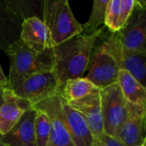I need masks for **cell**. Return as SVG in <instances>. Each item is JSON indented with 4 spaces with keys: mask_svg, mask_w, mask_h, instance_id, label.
<instances>
[{
    "mask_svg": "<svg viewBox=\"0 0 146 146\" xmlns=\"http://www.w3.org/2000/svg\"><path fill=\"white\" fill-rule=\"evenodd\" d=\"M10 62L8 88L15 86L21 80L40 73L52 72L54 66L53 49L37 52L26 46L20 39L6 51Z\"/></svg>",
    "mask_w": 146,
    "mask_h": 146,
    "instance_id": "cell-3",
    "label": "cell"
},
{
    "mask_svg": "<svg viewBox=\"0 0 146 146\" xmlns=\"http://www.w3.org/2000/svg\"><path fill=\"white\" fill-rule=\"evenodd\" d=\"M42 20L53 47L82 33V24L74 17L68 0H44Z\"/></svg>",
    "mask_w": 146,
    "mask_h": 146,
    "instance_id": "cell-4",
    "label": "cell"
},
{
    "mask_svg": "<svg viewBox=\"0 0 146 146\" xmlns=\"http://www.w3.org/2000/svg\"><path fill=\"white\" fill-rule=\"evenodd\" d=\"M145 143H144V144H145ZM142 146H143V145H142Z\"/></svg>",
    "mask_w": 146,
    "mask_h": 146,
    "instance_id": "cell-29",
    "label": "cell"
},
{
    "mask_svg": "<svg viewBox=\"0 0 146 146\" xmlns=\"http://www.w3.org/2000/svg\"><path fill=\"white\" fill-rule=\"evenodd\" d=\"M68 104L85 118L94 138H98L104 133L100 89L96 87L85 98Z\"/></svg>",
    "mask_w": 146,
    "mask_h": 146,
    "instance_id": "cell-11",
    "label": "cell"
},
{
    "mask_svg": "<svg viewBox=\"0 0 146 146\" xmlns=\"http://www.w3.org/2000/svg\"><path fill=\"white\" fill-rule=\"evenodd\" d=\"M101 109L105 134L116 138L128 115L127 103L118 83L100 89Z\"/></svg>",
    "mask_w": 146,
    "mask_h": 146,
    "instance_id": "cell-5",
    "label": "cell"
},
{
    "mask_svg": "<svg viewBox=\"0 0 146 146\" xmlns=\"http://www.w3.org/2000/svg\"><path fill=\"white\" fill-rule=\"evenodd\" d=\"M22 21L0 0V50L6 53L9 47L20 39Z\"/></svg>",
    "mask_w": 146,
    "mask_h": 146,
    "instance_id": "cell-15",
    "label": "cell"
},
{
    "mask_svg": "<svg viewBox=\"0 0 146 146\" xmlns=\"http://www.w3.org/2000/svg\"><path fill=\"white\" fill-rule=\"evenodd\" d=\"M143 146H146V143H145V144L143 145Z\"/></svg>",
    "mask_w": 146,
    "mask_h": 146,
    "instance_id": "cell-27",
    "label": "cell"
},
{
    "mask_svg": "<svg viewBox=\"0 0 146 146\" xmlns=\"http://www.w3.org/2000/svg\"><path fill=\"white\" fill-rule=\"evenodd\" d=\"M117 83L127 103L146 106V88L128 72L121 69L118 74Z\"/></svg>",
    "mask_w": 146,
    "mask_h": 146,
    "instance_id": "cell-17",
    "label": "cell"
},
{
    "mask_svg": "<svg viewBox=\"0 0 146 146\" xmlns=\"http://www.w3.org/2000/svg\"><path fill=\"white\" fill-rule=\"evenodd\" d=\"M109 0H94L87 22L81 25L83 34H92L104 26L106 8Z\"/></svg>",
    "mask_w": 146,
    "mask_h": 146,
    "instance_id": "cell-20",
    "label": "cell"
},
{
    "mask_svg": "<svg viewBox=\"0 0 146 146\" xmlns=\"http://www.w3.org/2000/svg\"><path fill=\"white\" fill-rule=\"evenodd\" d=\"M136 5V0H121L119 29L121 30L131 16Z\"/></svg>",
    "mask_w": 146,
    "mask_h": 146,
    "instance_id": "cell-23",
    "label": "cell"
},
{
    "mask_svg": "<svg viewBox=\"0 0 146 146\" xmlns=\"http://www.w3.org/2000/svg\"><path fill=\"white\" fill-rule=\"evenodd\" d=\"M60 100V113L74 146H92L94 136L85 118L65 100Z\"/></svg>",
    "mask_w": 146,
    "mask_h": 146,
    "instance_id": "cell-8",
    "label": "cell"
},
{
    "mask_svg": "<svg viewBox=\"0 0 146 146\" xmlns=\"http://www.w3.org/2000/svg\"><path fill=\"white\" fill-rule=\"evenodd\" d=\"M95 88L96 86L85 77L68 80L59 88L57 97L69 103L85 98Z\"/></svg>",
    "mask_w": 146,
    "mask_h": 146,
    "instance_id": "cell-18",
    "label": "cell"
},
{
    "mask_svg": "<svg viewBox=\"0 0 146 146\" xmlns=\"http://www.w3.org/2000/svg\"><path fill=\"white\" fill-rule=\"evenodd\" d=\"M146 51L121 49L120 68L128 72L146 88Z\"/></svg>",
    "mask_w": 146,
    "mask_h": 146,
    "instance_id": "cell-16",
    "label": "cell"
},
{
    "mask_svg": "<svg viewBox=\"0 0 146 146\" xmlns=\"http://www.w3.org/2000/svg\"><path fill=\"white\" fill-rule=\"evenodd\" d=\"M0 139H1V135H0ZM0 146H2V145H1V143H0Z\"/></svg>",
    "mask_w": 146,
    "mask_h": 146,
    "instance_id": "cell-28",
    "label": "cell"
},
{
    "mask_svg": "<svg viewBox=\"0 0 146 146\" xmlns=\"http://www.w3.org/2000/svg\"><path fill=\"white\" fill-rule=\"evenodd\" d=\"M36 111L29 108L19 121L6 134L1 136L2 146H36L34 134V120Z\"/></svg>",
    "mask_w": 146,
    "mask_h": 146,
    "instance_id": "cell-12",
    "label": "cell"
},
{
    "mask_svg": "<svg viewBox=\"0 0 146 146\" xmlns=\"http://www.w3.org/2000/svg\"><path fill=\"white\" fill-rule=\"evenodd\" d=\"M0 87L8 88V78L5 76L4 73L3 72L1 65H0Z\"/></svg>",
    "mask_w": 146,
    "mask_h": 146,
    "instance_id": "cell-25",
    "label": "cell"
},
{
    "mask_svg": "<svg viewBox=\"0 0 146 146\" xmlns=\"http://www.w3.org/2000/svg\"><path fill=\"white\" fill-rule=\"evenodd\" d=\"M122 48L146 51V3L136 0L135 8L123 27L117 33Z\"/></svg>",
    "mask_w": 146,
    "mask_h": 146,
    "instance_id": "cell-7",
    "label": "cell"
},
{
    "mask_svg": "<svg viewBox=\"0 0 146 146\" xmlns=\"http://www.w3.org/2000/svg\"><path fill=\"white\" fill-rule=\"evenodd\" d=\"M127 108L128 115L119 131L117 139L124 146H142L145 142L146 106L127 103Z\"/></svg>",
    "mask_w": 146,
    "mask_h": 146,
    "instance_id": "cell-9",
    "label": "cell"
},
{
    "mask_svg": "<svg viewBox=\"0 0 146 146\" xmlns=\"http://www.w3.org/2000/svg\"><path fill=\"white\" fill-rule=\"evenodd\" d=\"M33 107L44 111L50 120V135L49 146H74L61 117L60 100L57 96L47 98Z\"/></svg>",
    "mask_w": 146,
    "mask_h": 146,
    "instance_id": "cell-10",
    "label": "cell"
},
{
    "mask_svg": "<svg viewBox=\"0 0 146 146\" xmlns=\"http://www.w3.org/2000/svg\"><path fill=\"white\" fill-rule=\"evenodd\" d=\"M3 90H4V88H3V87H0V107H1V105H2V104H3Z\"/></svg>",
    "mask_w": 146,
    "mask_h": 146,
    "instance_id": "cell-26",
    "label": "cell"
},
{
    "mask_svg": "<svg viewBox=\"0 0 146 146\" xmlns=\"http://www.w3.org/2000/svg\"><path fill=\"white\" fill-rule=\"evenodd\" d=\"M92 146H124L121 142L114 137L109 136L105 133L98 138H94V141Z\"/></svg>",
    "mask_w": 146,
    "mask_h": 146,
    "instance_id": "cell-24",
    "label": "cell"
},
{
    "mask_svg": "<svg viewBox=\"0 0 146 146\" xmlns=\"http://www.w3.org/2000/svg\"><path fill=\"white\" fill-rule=\"evenodd\" d=\"M34 134L36 146H49L50 135V122L47 115L38 109H35Z\"/></svg>",
    "mask_w": 146,
    "mask_h": 146,
    "instance_id": "cell-21",
    "label": "cell"
},
{
    "mask_svg": "<svg viewBox=\"0 0 146 146\" xmlns=\"http://www.w3.org/2000/svg\"><path fill=\"white\" fill-rule=\"evenodd\" d=\"M9 90L34 106L47 98L57 96L59 86L53 73L46 72L28 76Z\"/></svg>",
    "mask_w": 146,
    "mask_h": 146,
    "instance_id": "cell-6",
    "label": "cell"
},
{
    "mask_svg": "<svg viewBox=\"0 0 146 146\" xmlns=\"http://www.w3.org/2000/svg\"><path fill=\"white\" fill-rule=\"evenodd\" d=\"M105 29L104 26L94 33H80L52 48L54 57L52 73L59 88L68 80L84 77L94 44Z\"/></svg>",
    "mask_w": 146,
    "mask_h": 146,
    "instance_id": "cell-1",
    "label": "cell"
},
{
    "mask_svg": "<svg viewBox=\"0 0 146 146\" xmlns=\"http://www.w3.org/2000/svg\"><path fill=\"white\" fill-rule=\"evenodd\" d=\"M121 0H109L104 20V27L110 33H118Z\"/></svg>",
    "mask_w": 146,
    "mask_h": 146,
    "instance_id": "cell-22",
    "label": "cell"
},
{
    "mask_svg": "<svg viewBox=\"0 0 146 146\" xmlns=\"http://www.w3.org/2000/svg\"><path fill=\"white\" fill-rule=\"evenodd\" d=\"M3 2L21 21L32 17L42 19L44 0H3Z\"/></svg>",
    "mask_w": 146,
    "mask_h": 146,
    "instance_id": "cell-19",
    "label": "cell"
},
{
    "mask_svg": "<svg viewBox=\"0 0 146 146\" xmlns=\"http://www.w3.org/2000/svg\"><path fill=\"white\" fill-rule=\"evenodd\" d=\"M3 104L0 107V135L6 134L19 121L32 104L16 96L9 88H4Z\"/></svg>",
    "mask_w": 146,
    "mask_h": 146,
    "instance_id": "cell-13",
    "label": "cell"
},
{
    "mask_svg": "<svg viewBox=\"0 0 146 146\" xmlns=\"http://www.w3.org/2000/svg\"><path fill=\"white\" fill-rule=\"evenodd\" d=\"M20 40L37 52L53 48L49 31L43 20L38 17H32L22 21Z\"/></svg>",
    "mask_w": 146,
    "mask_h": 146,
    "instance_id": "cell-14",
    "label": "cell"
},
{
    "mask_svg": "<svg viewBox=\"0 0 146 146\" xmlns=\"http://www.w3.org/2000/svg\"><path fill=\"white\" fill-rule=\"evenodd\" d=\"M105 30L101 33L99 41L95 43L87 74L85 77L97 88L103 89L117 82L120 68V55L121 45L117 33H110L104 37Z\"/></svg>",
    "mask_w": 146,
    "mask_h": 146,
    "instance_id": "cell-2",
    "label": "cell"
}]
</instances>
